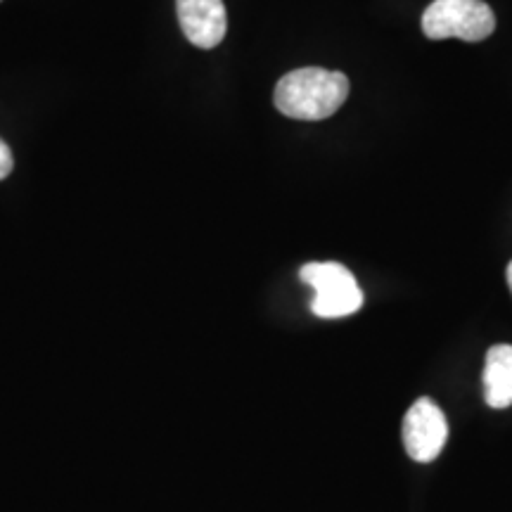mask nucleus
Segmentation results:
<instances>
[{
    "label": "nucleus",
    "mask_w": 512,
    "mask_h": 512,
    "mask_svg": "<svg viewBox=\"0 0 512 512\" xmlns=\"http://www.w3.org/2000/svg\"><path fill=\"white\" fill-rule=\"evenodd\" d=\"M349 98V79L320 67L294 69L275 86L273 102L280 114L299 121H320L335 114Z\"/></svg>",
    "instance_id": "f257e3e1"
},
{
    "label": "nucleus",
    "mask_w": 512,
    "mask_h": 512,
    "mask_svg": "<svg viewBox=\"0 0 512 512\" xmlns=\"http://www.w3.org/2000/svg\"><path fill=\"white\" fill-rule=\"evenodd\" d=\"M496 29V15L484 0H434L422 15V31L432 41L460 38L479 43Z\"/></svg>",
    "instance_id": "f03ea898"
},
{
    "label": "nucleus",
    "mask_w": 512,
    "mask_h": 512,
    "mask_svg": "<svg viewBox=\"0 0 512 512\" xmlns=\"http://www.w3.org/2000/svg\"><path fill=\"white\" fill-rule=\"evenodd\" d=\"M299 275L316 292L311 302V311L316 316L344 318L361 311L363 292L347 266L335 264V261H325V264L313 261V264H306Z\"/></svg>",
    "instance_id": "7ed1b4c3"
},
{
    "label": "nucleus",
    "mask_w": 512,
    "mask_h": 512,
    "mask_svg": "<svg viewBox=\"0 0 512 512\" xmlns=\"http://www.w3.org/2000/svg\"><path fill=\"white\" fill-rule=\"evenodd\" d=\"M448 439V422L441 408L422 396L408 408L403 418V446L418 463H432L444 451Z\"/></svg>",
    "instance_id": "20e7f679"
},
{
    "label": "nucleus",
    "mask_w": 512,
    "mask_h": 512,
    "mask_svg": "<svg viewBox=\"0 0 512 512\" xmlns=\"http://www.w3.org/2000/svg\"><path fill=\"white\" fill-rule=\"evenodd\" d=\"M181 29L192 46L211 50L228 31V15L223 0H176Z\"/></svg>",
    "instance_id": "39448f33"
},
{
    "label": "nucleus",
    "mask_w": 512,
    "mask_h": 512,
    "mask_svg": "<svg viewBox=\"0 0 512 512\" xmlns=\"http://www.w3.org/2000/svg\"><path fill=\"white\" fill-rule=\"evenodd\" d=\"M482 384L491 408L512 406V344H496L486 351Z\"/></svg>",
    "instance_id": "423d86ee"
},
{
    "label": "nucleus",
    "mask_w": 512,
    "mask_h": 512,
    "mask_svg": "<svg viewBox=\"0 0 512 512\" xmlns=\"http://www.w3.org/2000/svg\"><path fill=\"white\" fill-rule=\"evenodd\" d=\"M12 166H15V159H12L10 147L5 145L3 140H0V181H3V178H8V176H10Z\"/></svg>",
    "instance_id": "0eeeda50"
},
{
    "label": "nucleus",
    "mask_w": 512,
    "mask_h": 512,
    "mask_svg": "<svg viewBox=\"0 0 512 512\" xmlns=\"http://www.w3.org/2000/svg\"><path fill=\"white\" fill-rule=\"evenodd\" d=\"M508 285H510V292H512V261L508 264Z\"/></svg>",
    "instance_id": "6e6552de"
}]
</instances>
